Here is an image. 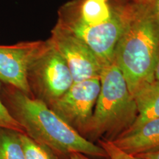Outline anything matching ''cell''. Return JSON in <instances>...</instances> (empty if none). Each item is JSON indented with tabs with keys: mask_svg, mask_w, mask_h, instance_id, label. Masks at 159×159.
Wrapping results in <instances>:
<instances>
[{
	"mask_svg": "<svg viewBox=\"0 0 159 159\" xmlns=\"http://www.w3.org/2000/svg\"><path fill=\"white\" fill-rule=\"evenodd\" d=\"M150 1L155 16L159 25V0H150Z\"/></svg>",
	"mask_w": 159,
	"mask_h": 159,
	"instance_id": "e0dca14e",
	"label": "cell"
},
{
	"mask_svg": "<svg viewBox=\"0 0 159 159\" xmlns=\"http://www.w3.org/2000/svg\"><path fill=\"white\" fill-rule=\"evenodd\" d=\"M99 1H102V2H108L109 0H99Z\"/></svg>",
	"mask_w": 159,
	"mask_h": 159,
	"instance_id": "ffe728a7",
	"label": "cell"
},
{
	"mask_svg": "<svg viewBox=\"0 0 159 159\" xmlns=\"http://www.w3.org/2000/svg\"><path fill=\"white\" fill-rule=\"evenodd\" d=\"M49 39L66 63L74 83L100 77L102 63L82 40L57 24Z\"/></svg>",
	"mask_w": 159,
	"mask_h": 159,
	"instance_id": "52a82bcc",
	"label": "cell"
},
{
	"mask_svg": "<svg viewBox=\"0 0 159 159\" xmlns=\"http://www.w3.org/2000/svg\"><path fill=\"white\" fill-rule=\"evenodd\" d=\"M126 22L114 52L131 94L154 80L159 55V25L150 0H125Z\"/></svg>",
	"mask_w": 159,
	"mask_h": 159,
	"instance_id": "6da1fadb",
	"label": "cell"
},
{
	"mask_svg": "<svg viewBox=\"0 0 159 159\" xmlns=\"http://www.w3.org/2000/svg\"><path fill=\"white\" fill-rule=\"evenodd\" d=\"M97 143L99 146H100L105 150L107 158L108 159H143L125 152L111 141L99 139L97 141Z\"/></svg>",
	"mask_w": 159,
	"mask_h": 159,
	"instance_id": "5bb4252c",
	"label": "cell"
},
{
	"mask_svg": "<svg viewBox=\"0 0 159 159\" xmlns=\"http://www.w3.org/2000/svg\"><path fill=\"white\" fill-rule=\"evenodd\" d=\"M100 89L83 137L91 142L114 141L132 126L137 116L134 97L116 63L102 67Z\"/></svg>",
	"mask_w": 159,
	"mask_h": 159,
	"instance_id": "3957f363",
	"label": "cell"
},
{
	"mask_svg": "<svg viewBox=\"0 0 159 159\" xmlns=\"http://www.w3.org/2000/svg\"><path fill=\"white\" fill-rule=\"evenodd\" d=\"M32 97L48 105L59 99L74 83L64 59L50 39L42 41L27 69Z\"/></svg>",
	"mask_w": 159,
	"mask_h": 159,
	"instance_id": "5b68a950",
	"label": "cell"
},
{
	"mask_svg": "<svg viewBox=\"0 0 159 159\" xmlns=\"http://www.w3.org/2000/svg\"><path fill=\"white\" fill-rule=\"evenodd\" d=\"M99 78L73 83L62 96L49 106L83 136L98 97Z\"/></svg>",
	"mask_w": 159,
	"mask_h": 159,
	"instance_id": "8992f818",
	"label": "cell"
},
{
	"mask_svg": "<svg viewBox=\"0 0 159 159\" xmlns=\"http://www.w3.org/2000/svg\"><path fill=\"white\" fill-rule=\"evenodd\" d=\"M154 80H156L159 82V55L158 60H157L156 68H155L154 71Z\"/></svg>",
	"mask_w": 159,
	"mask_h": 159,
	"instance_id": "d6986e66",
	"label": "cell"
},
{
	"mask_svg": "<svg viewBox=\"0 0 159 159\" xmlns=\"http://www.w3.org/2000/svg\"><path fill=\"white\" fill-rule=\"evenodd\" d=\"M67 5L80 21L91 26L102 25L114 14V8L109 1L71 0Z\"/></svg>",
	"mask_w": 159,
	"mask_h": 159,
	"instance_id": "8fae6325",
	"label": "cell"
},
{
	"mask_svg": "<svg viewBox=\"0 0 159 159\" xmlns=\"http://www.w3.org/2000/svg\"><path fill=\"white\" fill-rule=\"evenodd\" d=\"M42 41L0 45V82L32 97L27 69Z\"/></svg>",
	"mask_w": 159,
	"mask_h": 159,
	"instance_id": "ba28073f",
	"label": "cell"
},
{
	"mask_svg": "<svg viewBox=\"0 0 159 159\" xmlns=\"http://www.w3.org/2000/svg\"><path fill=\"white\" fill-rule=\"evenodd\" d=\"M129 154L137 156L159 150V118L145 122L134 132L111 141Z\"/></svg>",
	"mask_w": 159,
	"mask_h": 159,
	"instance_id": "9c48e42d",
	"label": "cell"
},
{
	"mask_svg": "<svg viewBox=\"0 0 159 159\" xmlns=\"http://www.w3.org/2000/svg\"><path fill=\"white\" fill-rule=\"evenodd\" d=\"M132 95L136 105L137 116L132 126L122 136L134 132L145 122L159 118L158 81L153 80L143 83Z\"/></svg>",
	"mask_w": 159,
	"mask_h": 159,
	"instance_id": "30bf717a",
	"label": "cell"
},
{
	"mask_svg": "<svg viewBox=\"0 0 159 159\" xmlns=\"http://www.w3.org/2000/svg\"><path fill=\"white\" fill-rule=\"evenodd\" d=\"M114 14L108 21L91 26L83 23L66 3L58 11L57 25L82 40L100 60L104 66L114 61V52L126 22L127 7L125 0L111 2Z\"/></svg>",
	"mask_w": 159,
	"mask_h": 159,
	"instance_id": "277c9868",
	"label": "cell"
},
{
	"mask_svg": "<svg viewBox=\"0 0 159 159\" xmlns=\"http://www.w3.org/2000/svg\"><path fill=\"white\" fill-rule=\"evenodd\" d=\"M136 156L143 159H159V150L156 152H148V153L139 154Z\"/></svg>",
	"mask_w": 159,
	"mask_h": 159,
	"instance_id": "2e32d148",
	"label": "cell"
},
{
	"mask_svg": "<svg viewBox=\"0 0 159 159\" xmlns=\"http://www.w3.org/2000/svg\"><path fill=\"white\" fill-rule=\"evenodd\" d=\"M7 97L13 117L25 134L55 155L82 153L97 158H107L105 150L81 136L43 101L9 86Z\"/></svg>",
	"mask_w": 159,
	"mask_h": 159,
	"instance_id": "7a4b0ae2",
	"label": "cell"
},
{
	"mask_svg": "<svg viewBox=\"0 0 159 159\" xmlns=\"http://www.w3.org/2000/svg\"><path fill=\"white\" fill-rule=\"evenodd\" d=\"M69 159H95L93 157L86 156L82 153H73L69 156ZM96 159H108V158H96Z\"/></svg>",
	"mask_w": 159,
	"mask_h": 159,
	"instance_id": "ac0fdd59",
	"label": "cell"
},
{
	"mask_svg": "<svg viewBox=\"0 0 159 159\" xmlns=\"http://www.w3.org/2000/svg\"><path fill=\"white\" fill-rule=\"evenodd\" d=\"M0 128L10 129L19 133H24L21 125L12 115L0 97Z\"/></svg>",
	"mask_w": 159,
	"mask_h": 159,
	"instance_id": "9a60e30c",
	"label": "cell"
},
{
	"mask_svg": "<svg viewBox=\"0 0 159 159\" xmlns=\"http://www.w3.org/2000/svg\"><path fill=\"white\" fill-rule=\"evenodd\" d=\"M0 159H25L19 132L0 128Z\"/></svg>",
	"mask_w": 159,
	"mask_h": 159,
	"instance_id": "7c38bea8",
	"label": "cell"
},
{
	"mask_svg": "<svg viewBox=\"0 0 159 159\" xmlns=\"http://www.w3.org/2000/svg\"><path fill=\"white\" fill-rule=\"evenodd\" d=\"M25 159H56L55 154L33 140L25 133H19Z\"/></svg>",
	"mask_w": 159,
	"mask_h": 159,
	"instance_id": "4fadbf2b",
	"label": "cell"
}]
</instances>
